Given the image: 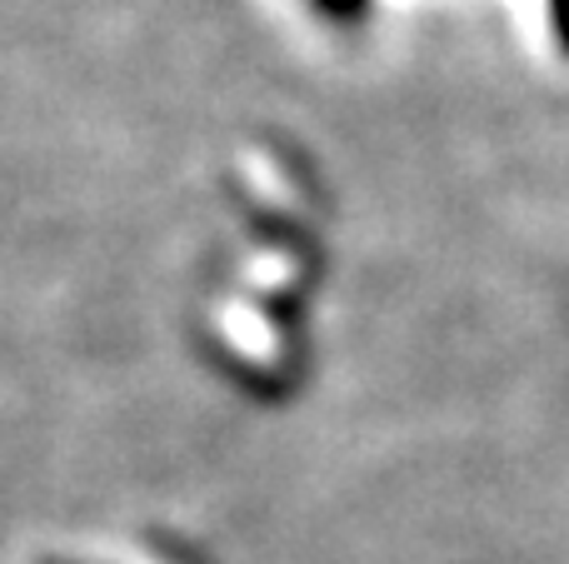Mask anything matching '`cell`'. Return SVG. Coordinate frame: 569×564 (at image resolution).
<instances>
[{"label": "cell", "instance_id": "cell-1", "mask_svg": "<svg viewBox=\"0 0 569 564\" xmlns=\"http://www.w3.org/2000/svg\"><path fill=\"white\" fill-rule=\"evenodd\" d=\"M315 10H320L330 26H360L365 16H370V0H310Z\"/></svg>", "mask_w": 569, "mask_h": 564}, {"label": "cell", "instance_id": "cell-2", "mask_svg": "<svg viewBox=\"0 0 569 564\" xmlns=\"http://www.w3.org/2000/svg\"><path fill=\"white\" fill-rule=\"evenodd\" d=\"M550 36H555V46H560V56L569 60V0H550Z\"/></svg>", "mask_w": 569, "mask_h": 564}]
</instances>
